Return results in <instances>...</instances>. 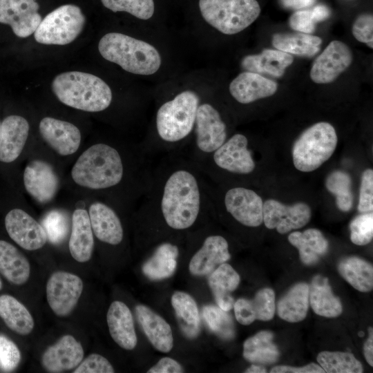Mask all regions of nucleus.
Wrapping results in <instances>:
<instances>
[{"label":"nucleus","mask_w":373,"mask_h":373,"mask_svg":"<svg viewBox=\"0 0 373 373\" xmlns=\"http://www.w3.org/2000/svg\"><path fill=\"white\" fill-rule=\"evenodd\" d=\"M212 211L204 174L184 153H173L153 166L138 217L146 242H151L191 234Z\"/></svg>","instance_id":"1"},{"label":"nucleus","mask_w":373,"mask_h":373,"mask_svg":"<svg viewBox=\"0 0 373 373\" xmlns=\"http://www.w3.org/2000/svg\"><path fill=\"white\" fill-rule=\"evenodd\" d=\"M151 157L143 149L128 159L119 148L99 142L79 157L72 168L71 176L77 184L90 189H114L128 179L147 191L154 166Z\"/></svg>","instance_id":"2"},{"label":"nucleus","mask_w":373,"mask_h":373,"mask_svg":"<svg viewBox=\"0 0 373 373\" xmlns=\"http://www.w3.org/2000/svg\"><path fill=\"white\" fill-rule=\"evenodd\" d=\"M199 95L185 90L157 107L151 131L142 146L151 156L183 153L193 134Z\"/></svg>","instance_id":"3"},{"label":"nucleus","mask_w":373,"mask_h":373,"mask_svg":"<svg viewBox=\"0 0 373 373\" xmlns=\"http://www.w3.org/2000/svg\"><path fill=\"white\" fill-rule=\"evenodd\" d=\"M52 89L63 104L87 112L103 111L113 100L111 89L103 79L83 72L70 71L57 75Z\"/></svg>","instance_id":"4"},{"label":"nucleus","mask_w":373,"mask_h":373,"mask_svg":"<svg viewBox=\"0 0 373 373\" xmlns=\"http://www.w3.org/2000/svg\"><path fill=\"white\" fill-rule=\"evenodd\" d=\"M98 50L106 60L135 75H153L162 65L161 55L154 46L119 32L104 35Z\"/></svg>","instance_id":"5"},{"label":"nucleus","mask_w":373,"mask_h":373,"mask_svg":"<svg viewBox=\"0 0 373 373\" xmlns=\"http://www.w3.org/2000/svg\"><path fill=\"white\" fill-rule=\"evenodd\" d=\"M199 8L208 24L227 35L242 32L260 13L256 0H199Z\"/></svg>","instance_id":"6"},{"label":"nucleus","mask_w":373,"mask_h":373,"mask_svg":"<svg viewBox=\"0 0 373 373\" xmlns=\"http://www.w3.org/2000/svg\"><path fill=\"white\" fill-rule=\"evenodd\" d=\"M338 137L334 126L326 122L307 128L295 141L292 159L295 168L302 172L316 170L333 155Z\"/></svg>","instance_id":"7"},{"label":"nucleus","mask_w":373,"mask_h":373,"mask_svg":"<svg viewBox=\"0 0 373 373\" xmlns=\"http://www.w3.org/2000/svg\"><path fill=\"white\" fill-rule=\"evenodd\" d=\"M200 171L216 179L222 173L231 176H246L256 169V163L249 147V140L242 133L228 139L204 161L196 164Z\"/></svg>","instance_id":"8"},{"label":"nucleus","mask_w":373,"mask_h":373,"mask_svg":"<svg viewBox=\"0 0 373 373\" xmlns=\"http://www.w3.org/2000/svg\"><path fill=\"white\" fill-rule=\"evenodd\" d=\"M228 139L227 126L218 108L209 102L200 101L193 131L186 155L199 164L211 155Z\"/></svg>","instance_id":"9"},{"label":"nucleus","mask_w":373,"mask_h":373,"mask_svg":"<svg viewBox=\"0 0 373 373\" xmlns=\"http://www.w3.org/2000/svg\"><path fill=\"white\" fill-rule=\"evenodd\" d=\"M213 206H220L233 220L247 227H257L263 222V201L254 190L231 186L216 191L209 186Z\"/></svg>","instance_id":"10"},{"label":"nucleus","mask_w":373,"mask_h":373,"mask_svg":"<svg viewBox=\"0 0 373 373\" xmlns=\"http://www.w3.org/2000/svg\"><path fill=\"white\" fill-rule=\"evenodd\" d=\"M86 18L81 9L73 4L63 5L41 19L34 32L35 40L47 45H66L81 33Z\"/></svg>","instance_id":"11"},{"label":"nucleus","mask_w":373,"mask_h":373,"mask_svg":"<svg viewBox=\"0 0 373 373\" xmlns=\"http://www.w3.org/2000/svg\"><path fill=\"white\" fill-rule=\"evenodd\" d=\"M203 226L191 233L195 250L189 260V271L195 276H208L231 258L227 240L217 233L204 234Z\"/></svg>","instance_id":"12"},{"label":"nucleus","mask_w":373,"mask_h":373,"mask_svg":"<svg viewBox=\"0 0 373 373\" xmlns=\"http://www.w3.org/2000/svg\"><path fill=\"white\" fill-rule=\"evenodd\" d=\"M83 282L77 275L58 271L48 280L46 291L48 305L59 316L68 315L75 308L83 291Z\"/></svg>","instance_id":"13"},{"label":"nucleus","mask_w":373,"mask_h":373,"mask_svg":"<svg viewBox=\"0 0 373 373\" xmlns=\"http://www.w3.org/2000/svg\"><path fill=\"white\" fill-rule=\"evenodd\" d=\"M352 60L353 55L347 45L332 41L314 60L310 77L316 84L331 83L349 68Z\"/></svg>","instance_id":"14"},{"label":"nucleus","mask_w":373,"mask_h":373,"mask_svg":"<svg viewBox=\"0 0 373 373\" xmlns=\"http://www.w3.org/2000/svg\"><path fill=\"white\" fill-rule=\"evenodd\" d=\"M311 218V209L304 202L285 205L278 200L269 199L263 202V222L267 228L281 233L306 225Z\"/></svg>","instance_id":"15"},{"label":"nucleus","mask_w":373,"mask_h":373,"mask_svg":"<svg viewBox=\"0 0 373 373\" xmlns=\"http://www.w3.org/2000/svg\"><path fill=\"white\" fill-rule=\"evenodd\" d=\"M36 0H0V23L10 26L19 37L35 32L41 17Z\"/></svg>","instance_id":"16"},{"label":"nucleus","mask_w":373,"mask_h":373,"mask_svg":"<svg viewBox=\"0 0 373 373\" xmlns=\"http://www.w3.org/2000/svg\"><path fill=\"white\" fill-rule=\"evenodd\" d=\"M5 227L10 238L28 251L43 247L48 239L43 226L20 209H13L7 213Z\"/></svg>","instance_id":"17"},{"label":"nucleus","mask_w":373,"mask_h":373,"mask_svg":"<svg viewBox=\"0 0 373 373\" xmlns=\"http://www.w3.org/2000/svg\"><path fill=\"white\" fill-rule=\"evenodd\" d=\"M23 184L27 192L35 200L40 203H47L57 193L59 178L50 164L35 160L25 168Z\"/></svg>","instance_id":"18"},{"label":"nucleus","mask_w":373,"mask_h":373,"mask_svg":"<svg viewBox=\"0 0 373 373\" xmlns=\"http://www.w3.org/2000/svg\"><path fill=\"white\" fill-rule=\"evenodd\" d=\"M39 129L44 141L61 155H71L79 147L80 131L70 122L46 117L40 121Z\"/></svg>","instance_id":"19"},{"label":"nucleus","mask_w":373,"mask_h":373,"mask_svg":"<svg viewBox=\"0 0 373 373\" xmlns=\"http://www.w3.org/2000/svg\"><path fill=\"white\" fill-rule=\"evenodd\" d=\"M88 216L93 232L99 241L112 246L122 242L123 224L112 207L102 202H95L89 207Z\"/></svg>","instance_id":"20"},{"label":"nucleus","mask_w":373,"mask_h":373,"mask_svg":"<svg viewBox=\"0 0 373 373\" xmlns=\"http://www.w3.org/2000/svg\"><path fill=\"white\" fill-rule=\"evenodd\" d=\"M278 90V84L260 74L244 71L230 83L229 90L239 104H249L258 99L270 97Z\"/></svg>","instance_id":"21"},{"label":"nucleus","mask_w":373,"mask_h":373,"mask_svg":"<svg viewBox=\"0 0 373 373\" xmlns=\"http://www.w3.org/2000/svg\"><path fill=\"white\" fill-rule=\"evenodd\" d=\"M84 354L81 343L73 336L65 335L46 350L41 363L50 372H61L75 368L83 360Z\"/></svg>","instance_id":"22"},{"label":"nucleus","mask_w":373,"mask_h":373,"mask_svg":"<svg viewBox=\"0 0 373 373\" xmlns=\"http://www.w3.org/2000/svg\"><path fill=\"white\" fill-rule=\"evenodd\" d=\"M178 238H164L154 247L142 265V272L148 278L161 280L171 277L175 273L180 253Z\"/></svg>","instance_id":"23"},{"label":"nucleus","mask_w":373,"mask_h":373,"mask_svg":"<svg viewBox=\"0 0 373 373\" xmlns=\"http://www.w3.org/2000/svg\"><path fill=\"white\" fill-rule=\"evenodd\" d=\"M29 133V124L21 116L12 115L6 117L1 125L0 161L10 163L15 161L22 152Z\"/></svg>","instance_id":"24"},{"label":"nucleus","mask_w":373,"mask_h":373,"mask_svg":"<svg viewBox=\"0 0 373 373\" xmlns=\"http://www.w3.org/2000/svg\"><path fill=\"white\" fill-rule=\"evenodd\" d=\"M106 321L113 340L122 349L133 350L137 343L133 317L128 307L119 300L108 307Z\"/></svg>","instance_id":"25"},{"label":"nucleus","mask_w":373,"mask_h":373,"mask_svg":"<svg viewBox=\"0 0 373 373\" xmlns=\"http://www.w3.org/2000/svg\"><path fill=\"white\" fill-rule=\"evenodd\" d=\"M236 320L243 325H249L256 320L267 321L275 314V294L270 288L259 290L252 300L240 298L233 304Z\"/></svg>","instance_id":"26"},{"label":"nucleus","mask_w":373,"mask_h":373,"mask_svg":"<svg viewBox=\"0 0 373 373\" xmlns=\"http://www.w3.org/2000/svg\"><path fill=\"white\" fill-rule=\"evenodd\" d=\"M135 312L144 333L154 348L162 353L171 351L173 336L166 320L144 305H136Z\"/></svg>","instance_id":"27"},{"label":"nucleus","mask_w":373,"mask_h":373,"mask_svg":"<svg viewBox=\"0 0 373 373\" xmlns=\"http://www.w3.org/2000/svg\"><path fill=\"white\" fill-rule=\"evenodd\" d=\"M68 247L72 257L79 262H87L92 256L93 232L88 213L85 209H77L73 213Z\"/></svg>","instance_id":"28"},{"label":"nucleus","mask_w":373,"mask_h":373,"mask_svg":"<svg viewBox=\"0 0 373 373\" xmlns=\"http://www.w3.org/2000/svg\"><path fill=\"white\" fill-rule=\"evenodd\" d=\"M208 276V284L218 306L229 311L234 304L231 292L237 289L240 281L239 274L229 264L224 262Z\"/></svg>","instance_id":"29"},{"label":"nucleus","mask_w":373,"mask_h":373,"mask_svg":"<svg viewBox=\"0 0 373 373\" xmlns=\"http://www.w3.org/2000/svg\"><path fill=\"white\" fill-rule=\"evenodd\" d=\"M293 61L294 58L289 53L277 49H265L260 54L244 57L241 66L245 71L280 77Z\"/></svg>","instance_id":"30"},{"label":"nucleus","mask_w":373,"mask_h":373,"mask_svg":"<svg viewBox=\"0 0 373 373\" xmlns=\"http://www.w3.org/2000/svg\"><path fill=\"white\" fill-rule=\"evenodd\" d=\"M0 273L10 283L21 285L30 274L28 259L15 246L0 240Z\"/></svg>","instance_id":"31"},{"label":"nucleus","mask_w":373,"mask_h":373,"mask_svg":"<svg viewBox=\"0 0 373 373\" xmlns=\"http://www.w3.org/2000/svg\"><path fill=\"white\" fill-rule=\"evenodd\" d=\"M309 302L314 312L321 316L334 318L343 312L339 298L332 291L327 278L314 276L309 286Z\"/></svg>","instance_id":"32"},{"label":"nucleus","mask_w":373,"mask_h":373,"mask_svg":"<svg viewBox=\"0 0 373 373\" xmlns=\"http://www.w3.org/2000/svg\"><path fill=\"white\" fill-rule=\"evenodd\" d=\"M171 303L182 333L187 338H195L200 330V316L195 299L186 292L176 291Z\"/></svg>","instance_id":"33"},{"label":"nucleus","mask_w":373,"mask_h":373,"mask_svg":"<svg viewBox=\"0 0 373 373\" xmlns=\"http://www.w3.org/2000/svg\"><path fill=\"white\" fill-rule=\"evenodd\" d=\"M288 240L298 249L301 261L307 265L316 263L328 249L327 240L316 229L292 232L289 235Z\"/></svg>","instance_id":"34"},{"label":"nucleus","mask_w":373,"mask_h":373,"mask_svg":"<svg viewBox=\"0 0 373 373\" xmlns=\"http://www.w3.org/2000/svg\"><path fill=\"white\" fill-rule=\"evenodd\" d=\"M309 307V285L300 283L293 286L278 301L280 318L289 323L303 321Z\"/></svg>","instance_id":"35"},{"label":"nucleus","mask_w":373,"mask_h":373,"mask_svg":"<svg viewBox=\"0 0 373 373\" xmlns=\"http://www.w3.org/2000/svg\"><path fill=\"white\" fill-rule=\"evenodd\" d=\"M0 317L12 331L28 335L35 326L34 319L28 309L15 297L0 296Z\"/></svg>","instance_id":"36"},{"label":"nucleus","mask_w":373,"mask_h":373,"mask_svg":"<svg viewBox=\"0 0 373 373\" xmlns=\"http://www.w3.org/2000/svg\"><path fill=\"white\" fill-rule=\"evenodd\" d=\"M322 39L310 34L276 33L271 44L277 50L304 57H312L320 50Z\"/></svg>","instance_id":"37"},{"label":"nucleus","mask_w":373,"mask_h":373,"mask_svg":"<svg viewBox=\"0 0 373 373\" xmlns=\"http://www.w3.org/2000/svg\"><path fill=\"white\" fill-rule=\"evenodd\" d=\"M273 338V334L269 331H261L248 338L243 344L245 359L255 364L275 363L280 353Z\"/></svg>","instance_id":"38"},{"label":"nucleus","mask_w":373,"mask_h":373,"mask_svg":"<svg viewBox=\"0 0 373 373\" xmlns=\"http://www.w3.org/2000/svg\"><path fill=\"white\" fill-rule=\"evenodd\" d=\"M341 276L354 288L367 292L373 288V267L368 262L356 256L342 259L338 265Z\"/></svg>","instance_id":"39"},{"label":"nucleus","mask_w":373,"mask_h":373,"mask_svg":"<svg viewBox=\"0 0 373 373\" xmlns=\"http://www.w3.org/2000/svg\"><path fill=\"white\" fill-rule=\"evenodd\" d=\"M317 361L327 373H361V363L349 352H322L317 356Z\"/></svg>","instance_id":"40"},{"label":"nucleus","mask_w":373,"mask_h":373,"mask_svg":"<svg viewBox=\"0 0 373 373\" xmlns=\"http://www.w3.org/2000/svg\"><path fill=\"white\" fill-rule=\"evenodd\" d=\"M325 186L336 196V204L341 211H348L352 209L354 196L349 174L339 170L332 171L326 178Z\"/></svg>","instance_id":"41"},{"label":"nucleus","mask_w":373,"mask_h":373,"mask_svg":"<svg viewBox=\"0 0 373 373\" xmlns=\"http://www.w3.org/2000/svg\"><path fill=\"white\" fill-rule=\"evenodd\" d=\"M202 316L209 329L224 339L234 336V325L231 316L218 306L206 305L202 309Z\"/></svg>","instance_id":"42"},{"label":"nucleus","mask_w":373,"mask_h":373,"mask_svg":"<svg viewBox=\"0 0 373 373\" xmlns=\"http://www.w3.org/2000/svg\"><path fill=\"white\" fill-rule=\"evenodd\" d=\"M102 4L114 12H126L143 20L151 18L154 14L153 0H101Z\"/></svg>","instance_id":"43"},{"label":"nucleus","mask_w":373,"mask_h":373,"mask_svg":"<svg viewBox=\"0 0 373 373\" xmlns=\"http://www.w3.org/2000/svg\"><path fill=\"white\" fill-rule=\"evenodd\" d=\"M41 225L49 241L54 245H58L66 238L69 229V220L64 211L52 210L44 216Z\"/></svg>","instance_id":"44"},{"label":"nucleus","mask_w":373,"mask_h":373,"mask_svg":"<svg viewBox=\"0 0 373 373\" xmlns=\"http://www.w3.org/2000/svg\"><path fill=\"white\" fill-rule=\"evenodd\" d=\"M350 239L356 245H365L373 238V213H362L350 222Z\"/></svg>","instance_id":"45"},{"label":"nucleus","mask_w":373,"mask_h":373,"mask_svg":"<svg viewBox=\"0 0 373 373\" xmlns=\"http://www.w3.org/2000/svg\"><path fill=\"white\" fill-rule=\"evenodd\" d=\"M21 352L17 345L4 335L0 334V369L11 372L19 365Z\"/></svg>","instance_id":"46"},{"label":"nucleus","mask_w":373,"mask_h":373,"mask_svg":"<svg viewBox=\"0 0 373 373\" xmlns=\"http://www.w3.org/2000/svg\"><path fill=\"white\" fill-rule=\"evenodd\" d=\"M74 373H113L115 370L107 358L91 354L75 367Z\"/></svg>","instance_id":"47"},{"label":"nucleus","mask_w":373,"mask_h":373,"mask_svg":"<svg viewBox=\"0 0 373 373\" xmlns=\"http://www.w3.org/2000/svg\"><path fill=\"white\" fill-rule=\"evenodd\" d=\"M358 210L361 213L373 210V171L365 170L361 176Z\"/></svg>","instance_id":"48"},{"label":"nucleus","mask_w":373,"mask_h":373,"mask_svg":"<svg viewBox=\"0 0 373 373\" xmlns=\"http://www.w3.org/2000/svg\"><path fill=\"white\" fill-rule=\"evenodd\" d=\"M352 34L356 40L373 48V17L370 14L360 15L354 22Z\"/></svg>","instance_id":"49"},{"label":"nucleus","mask_w":373,"mask_h":373,"mask_svg":"<svg viewBox=\"0 0 373 373\" xmlns=\"http://www.w3.org/2000/svg\"><path fill=\"white\" fill-rule=\"evenodd\" d=\"M290 27L298 32L306 34L312 33L315 30V22L311 10H298L289 19Z\"/></svg>","instance_id":"50"},{"label":"nucleus","mask_w":373,"mask_h":373,"mask_svg":"<svg viewBox=\"0 0 373 373\" xmlns=\"http://www.w3.org/2000/svg\"><path fill=\"white\" fill-rule=\"evenodd\" d=\"M184 370L176 360L165 356L160 358L154 365L149 368L148 373H181Z\"/></svg>","instance_id":"51"},{"label":"nucleus","mask_w":373,"mask_h":373,"mask_svg":"<svg viewBox=\"0 0 373 373\" xmlns=\"http://www.w3.org/2000/svg\"><path fill=\"white\" fill-rule=\"evenodd\" d=\"M271 373H324L323 368L315 363H310L301 367H295L291 366H276L274 367Z\"/></svg>","instance_id":"52"},{"label":"nucleus","mask_w":373,"mask_h":373,"mask_svg":"<svg viewBox=\"0 0 373 373\" xmlns=\"http://www.w3.org/2000/svg\"><path fill=\"white\" fill-rule=\"evenodd\" d=\"M316 0H280L283 7L291 10H300L312 6Z\"/></svg>","instance_id":"53"},{"label":"nucleus","mask_w":373,"mask_h":373,"mask_svg":"<svg viewBox=\"0 0 373 373\" xmlns=\"http://www.w3.org/2000/svg\"><path fill=\"white\" fill-rule=\"evenodd\" d=\"M311 11L315 23L325 21L330 15L329 9L324 5L316 6Z\"/></svg>","instance_id":"54"},{"label":"nucleus","mask_w":373,"mask_h":373,"mask_svg":"<svg viewBox=\"0 0 373 373\" xmlns=\"http://www.w3.org/2000/svg\"><path fill=\"white\" fill-rule=\"evenodd\" d=\"M369 336L364 344V356L369 365L373 366V330L372 327L368 329Z\"/></svg>","instance_id":"55"},{"label":"nucleus","mask_w":373,"mask_h":373,"mask_svg":"<svg viewBox=\"0 0 373 373\" xmlns=\"http://www.w3.org/2000/svg\"><path fill=\"white\" fill-rule=\"evenodd\" d=\"M245 372L247 373H263L266 372V369L260 364L254 363L248 367Z\"/></svg>","instance_id":"56"},{"label":"nucleus","mask_w":373,"mask_h":373,"mask_svg":"<svg viewBox=\"0 0 373 373\" xmlns=\"http://www.w3.org/2000/svg\"><path fill=\"white\" fill-rule=\"evenodd\" d=\"M2 287H3V284H2L1 280L0 278V290L2 289Z\"/></svg>","instance_id":"57"},{"label":"nucleus","mask_w":373,"mask_h":373,"mask_svg":"<svg viewBox=\"0 0 373 373\" xmlns=\"http://www.w3.org/2000/svg\"><path fill=\"white\" fill-rule=\"evenodd\" d=\"M1 122H0V131H1Z\"/></svg>","instance_id":"58"}]
</instances>
